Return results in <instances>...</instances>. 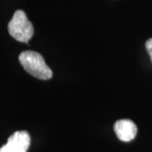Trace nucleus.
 <instances>
[{
	"instance_id": "nucleus-1",
	"label": "nucleus",
	"mask_w": 152,
	"mask_h": 152,
	"mask_svg": "<svg viewBox=\"0 0 152 152\" xmlns=\"http://www.w3.org/2000/svg\"><path fill=\"white\" fill-rule=\"evenodd\" d=\"M19 60L25 70L39 80H47L52 78L53 72L46 64L43 57L34 51H24L19 56Z\"/></svg>"
},
{
	"instance_id": "nucleus-2",
	"label": "nucleus",
	"mask_w": 152,
	"mask_h": 152,
	"mask_svg": "<svg viewBox=\"0 0 152 152\" xmlns=\"http://www.w3.org/2000/svg\"><path fill=\"white\" fill-rule=\"evenodd\" d=\"M8 31L12 37L25 43H27L34 34L31 22L28 20L26 13L20 10L15 11L9 22Z\"/></svg>"
},
{
	"instance_id": "nucleus-3",
	"label": "nucleus",
	"mask_w": 152,
	"mask_h": 152,
	"mask_svg": "<svg viewBox=\"0 0 152 152\" xmlns=\"http://www.w3.org/2000/svg\"><path fill=\"white\" fill-rule=\"evenodd\" d=\"M31 138L26 131H17L10 136L5 145L0 148V152H27Z\"/></svg>"
},
{
	"instance_id": "nucleus-4",
	"label": "nucleus",
	"mask_w": 152,
	"mask_h": 152,
	"mask_svg": "<svg viewBox=\"0 0 152 152\" xmlns=\"http://www.w3.org/2000/svg\"><path fill=\"white\" fill-rule=\"evenodd\" d=\"M114 131L121 141L129 142L135 138L137 134V126L129 119H121L114 124Z\"/></svg>"
},
{
	"instance_id": "nucleus-5",
	"label": "nucleus",
	"mask_w": 152,
	"mask_h": 152,
	"mask_svg": "<svg viewBox=\"0 0 152 152\" xmlns=\"http://www.w3.org/2000/svg\"><path fill=\"white\" fill-rule=\"evenodd\" d=\"M145 48H146L147 52L149 55L151 56V58L152 61V38H150L145 43Z\"/></svg>"
}]
</instances>
